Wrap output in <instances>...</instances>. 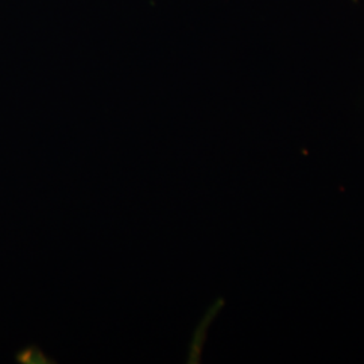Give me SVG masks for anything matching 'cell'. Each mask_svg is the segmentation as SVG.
I'll return each instance as SVG.
<instances>
[{"label": "cell", "instance_id": "cell-1", "mask_svg": "<svg viewBox=\"0 0 364 364\" xmlns=\"http://www.w3.org/2000/svg\"><path fill=\"white\" fill-rule=\"evenodd\" d=\"M19 363L28 364H55L57 360L49 358L45 352L39 348L38 346H30L26 350L18 355Z\"/></svg>", "mask_w": 364, "mask_h": 364}]
</instances>
